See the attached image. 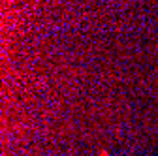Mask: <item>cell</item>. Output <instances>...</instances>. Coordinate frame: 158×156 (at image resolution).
Masks as SVG:
<instances>
[{
    "mask_svg": "<svg viewBox=\"0 0 158 156\" xmlns=\"http://www.w3.org/2000/svg\"><path fill=\"white\" fill-rule=\"evenodd\" d=\"M100 156H107V154H105V152H104V154H100Z\"/></svg>",
    "mask_w": 158,
    "mask_h": 156,
    "instance_id": "obj_1",
    "label": "cell"
}]
</instances>
